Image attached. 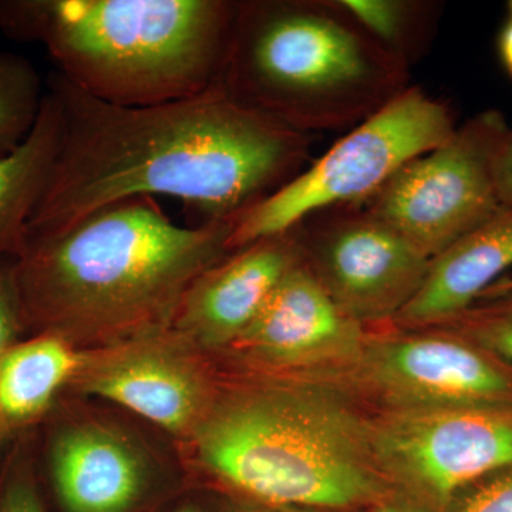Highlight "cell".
<instances>
[{"label": "cell", "instance_id": "1", "mask_svg": "<svg viewBox=\"0 0 512 512\" xmlns=\"http://www.w3.org/2000/svg\"><path fill=\"white\" fill-rule=\"evenodd\" d=\"M62 107L59 151L28 234L66 227L128 198L167 195L205 222H234L298 174L308 134L214 86L188 99L121 107L47 76Z\"/></svg>", "mask_w": 512, "mask_h": 512}, {"label": "cell", "instance_id": "2", "mask_svg": "<svg viewBox=\"0 0 512 512\" xmlns=\"http://www.w3.org/2000/svg\"><path fill=\"white\" fill-rule=\"evenodd\" d=\"M235 222L181 227L134 197L28 234L12 262L26 332L96 349L171 329L192 282L231 254Z\"/></svg>", "mask_w": 512, "mask_h": 512}, {"label": "cell", "instance_id": "3", "mask_svg": "<svg viewBox=\"0 0 512 512\" xmlns=\"http://www.w3.org/2000/svg\"><path fill=\"white\" fill-rule=\"evenodd\" d=\"M190 439L208 476L275 510L373 508L393 490L377 468L370 421L316 384L217 390Z\"/></svg>", "mask_w": 512, "mask_h": 512}, {"label": "cell", "instance_id": "4", "mask_svg": "<svg viewBox=\"0 0 512 512\" xmlns=\"http://www.w3.org/2000/svg\"><path fill=\"white\" fill-rule=\"evenodd\" d=\"M237 2L0 0V32L39 43L80 92L121 107L217 86Z\"/></svg>", "mask_w": 512, "mask_h": 512}, {"label": "cell", "instance_id": "5", "mask_svg": "<svg viewBox=\"0 0 512 512\" xmlns=\"http://www.w3.org/2000/svg\"><path fill=\"white\" fill-rule=\"evenodd\" d=\"M403 80V60L330 6L262 0L237 2L217 86L308 133L366 120Z\"/></svg>", "mask_w": 512, "mask_h": 512}, {"label": "cell", "instance_id": "6", "mask_svg": "<svg viewBox=\"0 0 512 512\" xmlns=\"http://www.w3.org/2000/svg\"><path fill=\"white\" fill-rule=\"evenodd\" d=\"M450 110L420 89L403 90L338 141L303 173L245 211L229 251L292 231L328 207L367 200L414 158L456 133Z\"/></svg>", "mask_w": 512, "mask_h": 512}, {"label": "cell", "instance_id": "7", "mask_svg": "<svg viewBox=\"0 0 512 512\" xmlns=\"http://www.w3.org/2000/svg\"><path fill=\"white\" fill-rule=\"evenodd\" d=\"M508 128L498 111L477 114L446 143L403 165L367 198L365 211L436 258L503 210L495 161Z\"/></svg>", "mask_w": 512, "mask_h": 512}, {"label": "cell", "instance_id": "8", "mask_svg": "<svg viewBox=\"0 0 512 512\" xmlns=\"http://www.w3.org/2000/svg\"><path fill=\"white\" fill-rule=\"evenodd\" d=\"M393 490L439 512L461 488L512 467V409L387 410L370 421Z\"/></svg>", "mask_w": 512, "mask_h": 512}, {"label": "cell", "instance_id": "9", "mask_svg": "<svg viewBox=\"0 0 512 512\" xmlns=\"http://www.w3.org/2000/svg\"><path fill=\"white\" fill-rule=\"evenodd\" d=\"M346 370L389 410L512 409V366L456 333L367 336Z\"/></svg>", "mask_w": 512, "mask_h": 512}, {"label": "cell", "instance_id": "10", "mask_svg": "<svg viewBox=\"0 0 512 512\" xmlns=\"http://www.w3.org/2000/svg\"><path fill=\"white\" fill-rule=\"evenodd\" d=\"M72 384L184 437L217 393L200 350L173 329L82 350Z\"/></svg>", "mask_w": 512, "mask_h": 512}, {"label": "cell", "instance_id": "11", "mask_svg": "<svg viewBox=\"0 0 512 512\" xmlns=\"http://www.w3.org/2000/svg\"><path fill=\"white\" fill-rule=\"evenodd\" d=\"M313 274L365 328L393 322L420 291L431 259L366 211L326 222L312 238Z\"/></svg>", "mask_w": 512, "mask_h": 512}, {"label": "cell", "instance_id": "12", "mask_svg": "<svg viewBox=\"0 0 512 512\" xmlns=\"http://www.w3.org/2000/svg\"><path fill=\"white\" fill-rule=\"evenodd\" d=\"M365 328L336 305L305 258L293 265L235 340L249 362L276 370H346L365 346Z\"/></svg>", "mask_w": 512, "mask_h": 512}, {"label": "cell", "instance_id": "13", "mask_svg": "<svg viewBox=\"0 0 512 512\" xmlns=\"http://www.w3.org/2000/svg\"><path fill=\"white\" fill-rule=\"evenodd\" d=\"M39 463L37 480L49 512H151L157 503L143 454L104 424H55Z\"/></svg>", "mask_w": 512, "mask_h": 512}, {"label": "cell", "instance_id": "14", "mask_svg": "<svg viewBox=\"0 0 512 512\" xmlns=\"http://www.w3.org/2000/svg\"><path fill=\"white\" fill-rule=\"evenodd\" d=\"M303 258L299 227L237 249L192 282L171 329L198 350L231 348Z\"/></svg>", "mask_w": 512, "mask_h": 512}, {"label": "cell", "instance_id": "15", "mask_svg": "<svg viewBox=\"0 0 512 512\" xmlns=\"http://www.w3.org/2000/svg\"><path fill=\"white\" fill-rule=\"evenodd\" d=\"M512 269V208H503L431 259L413 301L393 323L406 329L448 325Z\"/></svg>", "mask_w": 512, "mask_h": 512}, {"label": "cell", "instance_id": "16", "mask_svg": "<svg viewBox=\"0 0 512 512\" xmlns=\"http://www.w3.org/2000/svg\"><path fill=\"white\" fill-rule=\"evenodd\" d=\"M82 350L55 332L20 339L0 357V450L29 434L72 383Z\"/></svg>", "mask_w": 512, "mask_h": 512}, {"label": "cell", "instance_id": "17", "mask_svg": "<svg viewBox=\"0 0 512 512\" xmlns=\"http://www.w3.org/2000/svg\"><path fill=\"white\" fill-rule=\"evenodd\" d=\"M62 131V107L46 89L29 136L9 156L0 157V259H16L25 248L29 220L52 173Z\"/></svg>", "mask_w": 512, "mask_h": 512}, {"label": "cell", "instance_id": "18", "mask_svg": "<svg viewBox=\"0 0 512 512\" xmlns=\"http://www.w3.org/2000/svg\"><path fill=\"white\" fill-rule=\"evenodd\" d=\"M42 79L23 56L0 50V157L29 136L42 107Z\"/></svg>", "mask_w": 512, "mask_h": 512}, {"label": "cell", "instance_id": "19", "mask_svg": "<svg viewBox=\"0 0 512 512\" xmlns=\"http://www.w3.org/2000/svg\"><path fill=\"white\" fill-rule=\"evenodd\" d=\"M29 434L6 446L8 453L0 463V512H49L37 480Z\"/></svg>", "mask_w": 512, "mask_h": 512}, {"label": "cell", "instance_id": "20", "mask_svg": "<svg viewBox=\"0 0 512 512\" xmlns=\"http://www.w3.org/2000/svg\"><path fill=\"white\" fill-rule=\"evenodd\" d=\"M332 5L345 13L377 43L403 60L404 47L409 42L407 36L412 26V5L394 0H339Z\"/></svg>", "mask_w": 512, "mask_h": 512}, {"label": "cell", "instance_id": "21", "mask_svg": "<svg viewBox=\"0 0 512 512\" xmlns=\"http://www.w3.org/2000/svg\"><path fill=\"white\" fill-rule=\"evenodd\" d=\"M485 301L448 325H461V336L512 366V292Z\"/></svg>", "mask_w": 512, "mask_h": 512}, {"label": "cell", "instance_id": "22", "mask_svg": "<svg viewBox=\"0 0 512 512\" xmlns=\"http://www.w3.org/2000/svg\"><path fill=\"white\" fill-rule=\"evenodd\" d=\"M439 512H512V467L461 488Z\"/></svg>", "mask_w": 512, "mask_h": 512}, {"label": "cell", "instance_id": "23", "mask_svg": "<svg viewBox=\"0 0 512 512\" xmlns=\"http://www.w3.org/2000/svg\"><path fill=\"white\" fill-rule=\"evenodd\" d=\"M12 262L0 264V357L26 332L13 281Z\"/></svg>", "mask_w": 512, "mask_h": 512}, {"label": "cell", "instance_id": "24", "mask_svg": "<svg viewBox=\"0 0 512 512\" xmlns=\"http://www.w3.org/2000/svg\"><path fill=\"white\" fill-rule=\"evenodd\" d=\"M495 185L501 205L512 208V128H508L495 161Z\"/></svg>", "mask_w": 512, "mask_h": 512}, {"label": "cell", "instance_id": "25", "mask_svg": "<svg viewBox=\"0 0 512 512\" xmlns=\"http://www.w3.org/2000/svg\"><path fill=\"white\" fill-rule=\"evenodd\" d=\"M373 512H437L409 495L392 490L372 508Z\"/></svg>", "mask_w": 512, "mask_h": 512}, {"label": "cell", "instance_id": "26", "mask_svg": "<svg viewBox=\"0 0 512 512\" xmlns=\"http://www.w3.org/2000/svg\"><path fill=\"white\" fill-rule=\"evenodd\" d=\"M498 49H500L501 63L505 72L512 76V19L501 33Z\"/></svg>", "mask_w": 512, "mask_h": 512}, {"label": "cell", "instance_id": "27", "mask_svg": "<svg viewBox=\"0 0 512 512\" xmlns=\"http://www.w3.org/2000/svg\"><path fill=\"white\" fill-rule=\"evenodd\" d=\"M222 512H279L275 508L266 507V505L252 503V501L239 500L235 498Z\"/></svg>", "mask_w": 512, "mask_h": 512}, {"label": "cell", "instance_id": "28", "mask_svg": "<svg viewBox=\"0 0 512 512\" xmlns=\"http://www.w3.org/2000/svg\"><path fill=\"white\" fill-rule=\"evenodd\" d=\"M512 292V272L503 276L500 281L495 282L487 292L481 296V299L494 298V296L505 295Z\"/></svg>", "mask_w": 512, "mask_h": 512}, {"label": "cell", "instance_id": "29", "mask_svg": "<svg viewBox=\"0 0 512 512\" xmlns=\"http://www.w3.org/2000/svg\"><path fill=\"white\" fill-rule=\"evenodd\" d=\"M164 512H211V510L201 501L188 498V500L181 501V503L175 504L174 507L168 508Z\"/></svg>", "mask_w": 512, "mask_h": 512}, {"label": "cell", "instance_id": "30", "mask_svg": "<svg viewBox=\"0 0 512 512\" xmlns=\"http://www.w3.org/2000/svg\"><path fill=\"white\" fill-rule=\"evenodd\" d=\"M279 512H320V511L296 510V508H288V510H279Z\"/></svg>", "mask_w": 512, "mask_h": 512}, {"label": "cell", "instance_id": "31", "mask_svg": "<svg viewBox=\"0 0 512 512\" xmlns=\"http://www.w3.org/2000/svg\"><path fill=\"white\" fill-rule=\"evenodd\" d=\"M511 19H512V2L510 3Z\"/></svg>", "mask_w": 512, "mask_h": 512}]
</instances>
